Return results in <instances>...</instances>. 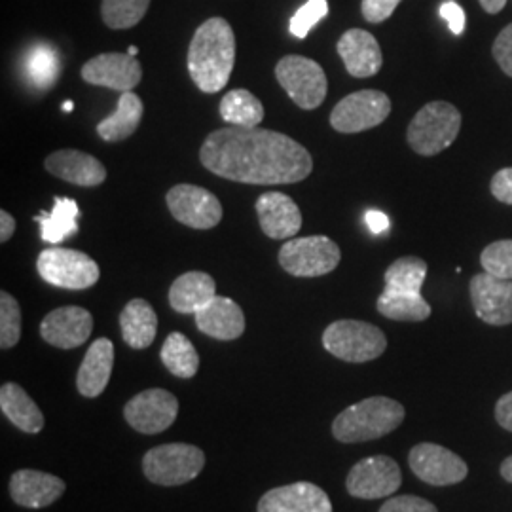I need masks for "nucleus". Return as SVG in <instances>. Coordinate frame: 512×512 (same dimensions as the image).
Returning a JSON list of instances; mask_svg holds the SVG:
<instances>
[{"instance_id": "1", "label": "nucleus", "mask_w": 512, "mask_h": 512, "mask_svg": "<svg viewBox=\"0 0 512 512\" xmlns=\"http://www.w3.org/2000/svg\"><path fill=\"white\" fill-rule=\"evenodd\" d=\"M200 160L222 179L262 186L300 183L313 171L310 152L272 129H217L205 139Z\"/></svg>"}, {"instance_id": "2", "label": "nucleus", "mask_w": 512, "mask_h": 512, "mask_svg": "<svg viewBox=\"0 0 512 512\" xmlns=\"http://www.w3.org/2000/svg\"><path fill=\"white\" fill-rule=\"evenodd\" d=\"M236 63V35L222 18L202 23L188 48V73L203 93H217L228 84Z\"/></svg>"}, {"instance_id": "3", "label": "nucleus", "mask_w": 512, "mask_h": 512, "mask_svg": "<svg viewBox=\"0 0 512 512\" xmlns=\"http://www.w3.org/2000/svg\"><path fill=\"white\" fill-rule=\"evenodd\" d=\"M406 410L389 397H370L351 404L332 421L334 439L346 444L382 439L403 425Z\"/></svg>"}, {"instance_id": "4", "label": "nucleus", "mask_w": 512, "mask_h": 512, "mask_svg": "<svg viewBox=\"0 0 512 512\" xmlns=\"http://www.w3.org/2000/svg\"><path fill=\"white\" fill-rule=\"evenodd\" d=\"M461 112L452 103H427L410 122L406 139L420 156H437L458 139Z\"/></svg>"}, {"instance_id": "5", "label": "nucleus", "mask_w": 512, "mask_h": 512, "mask_svg": "<svg viewBox=\"0 0 512 512\" xmlns=\"http://www.w3.org/2000/svg\"><path fill=\"white\" fill-rule=\"evenodd\" d=\"M323 346L330 355L346 363H368L378 359L387 349L384 332L355 319L334 321L323 332Z\"/></svg>"}, {"instance_id": "6", "label": "nucleus", "mask_w": 512, "mask_h": 512, "mask_svg": "<svg viewBox=\"0 0 512 512\" xmlns=\"http://www.w3.org/2000/svg\"><path fill=\"white\" fill-rule=\"evenodd\" d=\"M205 467V454L192 444H162L148 450L143 471L150 482L160 486H183L194 480Z\"/></svg>"}, {"instance_id": "7", "label": "nucleus", "mask_w": 512, "mask_h": 512, "mask_svg": "<svg viewBox=\"0 0 512 512\" xmlns=\"http://www.w3.org/2000/svg\"><path fill=\"white\" fill-rule=\"evenodd\" d=\"M275 78L300 109H317L327 99V74L310 57L285 55L275 67Z\"/></svg>"}, {"instance_id": "8", "label": "nucleus", "mask_w": 512, "mask_h": 512, "mask_svg": "<svg viewBox=\"0 0 512 512\" xmlns=\"http://www.w3.org/2000/svg\"><path fill=\"white\" fill-rule=\"evenodd\" d=\"M37 270L46 283L69 291L90 289L101 277V270L92 256L63 247L44 249L38 255Z\"/></svg>"}, {"instance_id": "9", "label": "nucleus", "mask_w": 512, "mask_h": 512, "mask_svg": "<svg viewBox=\"0 0 512 512\" xmlns=\"http://www.w3.org/2000/svg\"><path fill=\"white\" fill-rule=\"evenodd\" d=\"M340 247L327 236L289 239L279 249V264L294 277H321L340 264Z\"/></svg>"}, {"instance_id": "10", "label": "nucleus", "mask_w": 512, "mask_h": 512, "mask_svg": "<svg viewBox=\"0 0 512 512\" xmlns=\"http://www.w3.org/2000/svg\"><path fill=\"white\" fill-rule=\"evenodd\" d=\"M391 114V99L378 90L349 93L332 112L330 126L338 133H361L384 124Z\"/></svg>"}, {"instance_id": "11", "label": "nucleus", "mask_w": 512, "mask_h": 512, "mask_svg": "<svg viewBox=\"0 0 512 512\" xmlns=\"http://www.w3.org/2000/svg\"><path fill=\"white\" fill-rule=\"evenodd\" d=\"M175 220L194 230H211L222 220L219 198L196 184H177L165 196Z\"/></svg>"}, {"instance_id": "12", "label": "nucleus", "mask_w": 512, "mask_h": 512, "mask_svg": "<svg viewBox=\"0 0 512 512\" xmlns=\"http://www.w3.org/2000/svg\"><path fill=\"white\" fill-rule=\"evenodd\" d=\"M408 465L421 482L431 486H454L469 475L467 463L458 454L433 442L414 446L408 454Z\"/></svg>"}, {"instance_id": "13", "label": "nucleus", "mask_w": 512, "mask_h": 512, "mask_svg": "<svg viewBox=\"0 0 512 512\" xmlns=\"http://www.w3.org/2000/svg\"><path fill=\"white\" fill-rule=\"evenodd\" d=\"M403 484L399 463L389 456H370L361 459L346 478L351 497L380 499L395 494Z\"/></svg>"}, {"instance_id": "14", "label": "nucleus", "mask_w": 512, "mask_h": 512, "mask_svg": "<svg viewBox=\"0 0 512 512\" xmlns=\"http://www.w3.org/2000/svg\"><path fill=\"white\" fill-rule=\"evenodd\" d=\"M179 414V401L165 389H147L137 393L126 406L129 425L143 435H158L169 429Z\"/></svg>"}, {"instance_id": "15", "label": "nucleus", "mask_w": 512, "mask_h": 512, "mask_svg": "<svg viewBox=\"0 0 512 512\" xmlns=\"http://www.w3.org/2000/svg\"><path fill=\"white\" fill-rule=\"evenodd\" d=\"M82 78L92 86L120 93L133 92V88L141 84L143 67L133 55L110 52L92 57L82 67Z\"/></svg>"}, {"instance_id": "16", "label": "nucleus", "mask_w": 512, "mask_h": 512, "mask_svg": "<svg viewBox=\"0 0 512 512\" xmlns=\"http://www.w3.org/2000/svg\"><path fill=\"white\" fill-rule=\"evenodd\" d=\"M476 317L488 325H512V281L492 274L475 275L469 285Z\"/></svg>"}, {"instance_id": "17", "label": "nucleus", "mask_w": 512, "mask_h": 512, "mask_svg": "<svg viewBox=\"0 0 512 512\" xmlns=\"http://www.w3.org/2000/svg\"><path fill=\"white\" fill-rule=\"evenodd\" d=\"M92 330V313L80 306H65L50 311L40 325L42 338L59 349L82 346L92 336Z\"/></svg>"}, {"instance_id": "18", "label": "nucleus", "mask_w": 512, "mask_h": 512, "mask_svg": "<svg viewBox=\"0 0 512 512\" xmlns=\"http://www.w3.org/2000/svg\"><path fill=\"white\" fill-rule=\"evenodd\" d=\"M258 512H332V503L323 488L311 482H294L262 495Z\"/></svg>"}, {"instance_id": "19", "label": "nucleus", "mask_w": 512, "mask_h": 512, "mask_svg": "<svg viewBox=\"0 0 512 512\" xmlns=\"http://www.w3.org/2000/svg\"><path fill=\"white\" fill-rule=\"evenodd\" d=\"M256 215L262 232L272 239H291L302 228V213L291 196L266 192L256 200Z\"/></svg>"}, {"instance_id": "20", "label": "nucleus", "mask_w": 512, "mask_h": 512, "mask_svg": "<svg viewBox=\"0 0 512 512\" xmlns=\"http://www.w3.org/2000/svg\"><path fill=\"white\" fill-rule=\"evenodd\" d=\"M46 169L57 179L65 183L84 186V188H93L99 184L105 183L107 179V169L101 164L95 156L82 152V150H57L46 158Z\"/></svg>"}, {"instance_id": "21", "label": "nucleus", "mask_w": 512, "mask_h": 512, "mask_svg": "<svg viewBox=\"0 0 512 512\" xmlns=\"http://www.w3.org/2000/svg\"><path fill=\"white\" fill-rule=\"evenodd\" d=\"M67 486L59 476L35 469H21L10 478V494L19 507L44 509L65 494Z\"/></svg>"}, {"instance_id": "22", "label": "nucleus", "mask_w": 512, "mask_h": 512, "mask_svg": "<svg viewBox=\"0 0 512 512\" xmlns=\"http://www.w3.org/2000/svg\"><path fill=\"white\" fill-rule=\"evenodd\" d=\"M338 54L355 78H370L380 73L384 55L378 40L365 29H349L338 40Z\"/></svg>"}, {"instance_id": "23", "label": "nucleus", "mask_w": 512, "mask_h": 512, "mask_svg": "<svg viewBox=\"0 0 512 512\" xmlns=\"http://www.w3.org/2000/svg\"><path fill=\"white\" fill-rule=\"evenodd\" d=\"M196 325L203 334L230 342L238 340L245 332V315L238 304L226 296H215L209 304H205L202 310L194 313Z\"/></svg>"}, {"instance_id": "24", "label": "nucleus", "mask_w": 512, "mask_h": 512, "mask_svg": "<svg viewBox=\"0 0 512 512\" xmlns=\"http://www.w3.org/2000/svg\"><path fill=\"white\" fill-rule=\"evenodd\" d=\"M112 366H114V344L109 338L95 340L88 349L76 376V387L80 395L88 399L99 397L109 385Z\"/></svg>"}, {"instance_id": "25", "label": "nucleus", "mask_w": 512, "mask_h": 512, "mask_svg": "<svg viewBox=\"0 0 512 512\" xmlns=\"http://www.w3.org/2000/svg\"><path fill=\"white\" fill-rule=\"evenodd\" d=\"M217 296L215 279L205 272H188L177 277L169 289V304L179 313H196Z\"/></svg>"}, {"instance_id": "26", "label": "nucleus", "mask_w": 512, "mask_h": 512, "mask_svg": "<svg viewBox=\"0 0 512 512\" xmlns=\"http://www.w3.org/2000/svg\"><path fill=\"white\" fill-rule=\"evenodd\" d=\"M122 338L129 348L147 349L158 332L156 311L143 298H133L120 313Z\"/></svg>"}, {"instance_id": "27", "label": "nucleus", "mask_w": 512, "mask_h": 512, "mask_svg": "<svg viewBox=\"0 0 512 512\" xmlns=\"http://www.w3.org/2000/svg\"><path fill=\"white\" fill-rule=\"evenodd\" d=\"M0 410L23 433L38 435L44 429L40 408L21 385L8 382L0 387Z\"/></svg>"}, {"instance_id": "28", "label": "nucleus", "mask_w": 512, "mask_h": 512, "mask_svg": "<svg viewBox=\"0 0 512 512\" xmlns=\"http://www.w3.org/2000/svg\"><path fill=\"white\" fill-rule=\"evenodd\" d=\"M145 107L137 93L124 92L120 95L118 109L97 124V133L105 143H120L129 139L143 120Z\"/></svg>"}, {"instance_id": "29", "label": "nucleus", "mask_w": 512, "mask_h": 512, "mask_svg": "<svg viewBox=\"0 0 512 512\" xmlns=\"http://www.w3.org/2000/svg\"><path fill=\"white\" fill-rule=\"evenodd\" d=\"M78 217L80 207L73 198H55L54 209L50 213L42 211L35 217L40 224L42 241L59 245L67 238H73L78 232Z\"/></svg>"}, {"instance_id": "30", "label": "nucleus", "mask_w": 512, "mask_h": 512, "mask_svg": "<svg viewBox=\"0 0 512 512\" xmlns=\"http://www.w3.org/2000/svg\"><path fill=\"white\" fill-rule=\"evenodd\" d=\"M219 112L226 124L236 128H258L264 120V107L249 90L226 93L220 101Z\"/></svg>"}, {"instance_id": "31", "label": "nucleus", "mask_w": 512, "mask_h": 512, "mask_svg": "<svg viewBox=\"0 0 512 512\" xmlns=\"http://www.w3.org/2000/svg\"><path fill=\"white\" fill-rule=\"evenodd\" d=\"M162 363L177 378H194L200 368V355L183 332H171L162 346Z\"/></svg>"}, {"instance_id": "32", "label": "nucleus", "mask_w": 512, "mask_h": 512, "mask_svg": "<svg viewBox=\"0 0 512 512\" xmlns=\"http://www.w3.org/2000/svg\"><path fill=\"white\" fill-rule=\"evenodd\" d=\"M376 310L387 319L406 323H420L431 315V306L421 294L393 293L385 289L376 302Z\"/></svg>"}, {"instance_id": "33", "label": "nucleus", "mask_w": 512, "mask_h": 512, "mask_svg": "<svg viewBox=\"0 0 512 512\" xmlns=\"http://www.w3.org/2000/svg\"><path fill=\"white\" fill-rule=\"evenodd\" d=\"M427 277V262L418 256H403L385 272V291L421 294Z\"/></svg>"}, {"instance_id": "34", "label": "nucleus", "mask_w": 512, "mask_h": 512, "mask_svg": "<svg viewBox=\"0 0 512 512\" xmlns=\"http://www.w3.org/2000/svg\"><path fill=\"white\" fill-rule=\"evenodd\" d=\"M59 73H61L59 55L48 44H38L25 57V74L38 90L52 88Z\"/></svg>"}, {"instance_id": "35", "label": "nucleus", "mask_w": 512, "mask_h": 512, "mask_svg": "<svg viewBox=\"0 0 512 512\" xmlns=\"http://www.w3.org/2000/svg\"><path fill=\"white\" fill-rule=\"evenodd\" d=\"M150 0H103L101 16L110 29H131L148 12Z\"/></svg>"}, {"instance_id": "36", "label": "nucleus", "mask_w": 512, "mask_h": 512, "mask_svg": "<svg viewBox=\"0 0 512 512\" xmlns=\"http://www.w3.org/2000/svg\"><path fill=\"white\" fill-rule=\"evenodd\" d=\"M21 338V308L12 294L0 293V348H14Z\"/></svg>"}, {"instance_id": "37", "label": "nucleus", "mask_w": 512, "mask_h": 512, "mask_svg": "<svg viewBox=\"0 0 512 512\" xmlns=\"http://www.w3.org/2000/svg\"><path fill=\"white\" fill-rule=\"evenodd\" d=\"M480 264L486 274L512 281V239H501L488 245L480 255Z\"/></svg>"}, {"instance_id": "38", "label": "nucleus", "mask_w": 512, "mask_h": 512, "mask_svg": "<svg viewBox=\"0 0 512 512\" xmlns=\"http://www.w3.org/2000/svg\"><path fill=\"white\" fill-rule=\"evenodd\" d=\"M327 16H329V0H308L291 18L289 31L293 37L304 40L310 35L311 29Z\"/></svg>"}, {"instance_id": "39", "label": "nucleus", "mask_w": 512, "mask_h": 512, "mask_svg": "<svg viewBox=\"0 0 512 512\" xmlns=\"http://www.w3.org/2000/svg\"><path fill=\"white\" fill-rule=\"evenodd\" d=\"M380 512H439V509L418 495H399L387 499Z\"/></svg>"}, {"instance_id": "40", "label": "nucleus", "mask_w": 512, "mask_h": 512, "mask_svg": "<svg viewBox=\"0 0 512 512\" xmlns=\"http://www.w3.org/2000/svg\"><path fill=\"white\" fill-rule=\"evenodd\" d=\"M403 0H363L361 12L368 23H384L391 18Z\"/></svg>"}, {"instance_id": "41", "label": "nucleus", "mask_w": 512, "mask_h": 512, "mask_svg": "<svg viewBox=\"0 0 512 512\" xmlns=\"http://www.w3.org/2000/svg\"><path fill=\"white\" fill-rule=\"evenodd\" d=\"M494 57L501 71L512 78V23L495 38Z\"/></svg>"}, {"instance_id": "42", "label": "nucleus", "mask_w": 512, "mask_h": 512, "mask_svg": "<svg viewBox=\"0 0 512 512\" xmlns=\"http://www.w3.org/2000/svg\"><path fill=\"white\" fill-rule=\"evenodd\" d=\"M440 18L444 19L450 27V31L459 37L463 35L465 27H467V18H465V12L463 8L459 6L458 2L454 0H446L439 10Z\"/></svg>"}, {"instance_id": "43", "label": "nucleus", "mask_w": 512, "mask_h": 512, "mask_svg": "<svg viewBox=\"0 0 512 512\" xmlns=\"http://www.w3.org/2000/svg\"><path fill=\"white\" fill-rule=\"evenodd\" d=\"M490 190L497 202L512 205V167H505L495 173Z\"/></svg>"}, {"instance_id": "44", "label": "nucleus", "mask_w": 512, "mask_h": 512, "mask_svg": "<svg viewBox=\"0 0 512 512\" xmlns=\"http://www.w3.org/2000/svg\"><path fill=\"white\" fill-rule=\"evenodd\" d=\"M495 421L512 433V391L495 403Z\"/></svg>"}, {"instance_id": "45", "label": "nucleus", "mask_w": 512, "mask_h": 512, "mask_svg": "<svg viewBox=\"0 0 512 512\" xmlns=\"http://www.w3.org/2000/svg\"><path fill=\"white\" fill-rule=\"evenodd\" d=\"M366 226L370 228L372 234H384L389 230V217L382 213V211H376V209H370L366 211L365 215Z\"/></svg>"}, {"instance_id": "46", "label": "nucleus", "mask_w": 512, "mask_h": 512, "mask_svg": "<svg viewBox=\"0 0 512 512\" xmlns=\"http://www.w3.org/2000/svg\"><path fill=\"white\" fill-rule=\"evenodd\" d=\"M14 232H16V220L6 209H2L0 211V241L6 243L14 236Z\"/></svg>"}, {"instance_id": "47", "label": "nucleus", "mask_w": 512, "mask_h": 512, "mask_svg": "<svg viewBox=\"0 0 512 512\" xmlns=\"http://www.w3.org/2000/svg\"><path fill=\"white\" fill-rule=\"evenodd\" d=\"M507 0H480V6L488 12V14H499L505 8Z\"/></svg>"}, {"instance_id": "48", "label": "nucleus", "mask_w": 512, "mask_h": 512, "mask_svg": "<svg viewBox=\"0 0 512 512\" xmlns=\"http://www.w3.org/2000/svg\"><path fill=\"white\" fill-rule=\"evenodd\" d=\"M499 471H501V476L512 484V456L501 463V469H499Z\"/></svg>"}, {"instance_id": "49", "label": "nucleus", "mask_w": 512, "mask_h": 512, "mask_svg": "<svg viewBox=\"0 0 512 512\" xmlns=\"http://www.w3.org/2000/svg\"><path fill=\"white\" fill-rule=\"evenodd\" d=\"M74 109L73 101H67V103H63V110L65 112H71Z\"/></svg>"}, {"instance_id": "50", "label": "nucleus", "mask_w": 512, "mask_h": 512, "mask_svg": "<svg viewBox=\"0 0 512 512\" xmlns=\"http://www.w3.org/2000/svg\"><path fill=\"white\" fill-rule=\"evenodd\" d=\"M128 54L133 55V57H137V54H139V48H137V46H129Z\"/></svg>"}]
</instances>
